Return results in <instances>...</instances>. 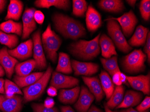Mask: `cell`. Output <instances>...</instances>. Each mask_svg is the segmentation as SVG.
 Returning a JSON list of instances; mask_svg holds the SVG:
<instances>
[{
    "instance_id": "1",
    "label": "cell",
    "mask_w": 150,
    "mask_h": 112,
    "mask_svg": "<svg viewBox=\"0 0 150 112\" xmlns=\"http://www.w3.org/2000/svg\"><path fill=\"white\" fill-rule=\"evenodd\" d=\"M52 21L56 31L66 38L76 40L86 35L85 28L80 22L63 13H54Z\"/></svg>"
},
{
    "instance_id": "2",
    "label": "cell",
    "mask_w": 150,
    "mask_h": 112,
    "mask_svg": "<svg viewBox=\"0 0 150 112\" xmlns=\"http://www.w3.org/2000/svg\"><path fill=\"white\" fill-rule=\"evenodd\" d=\"M101 33L92 40L80 39L72 43L69 47L70 53L75 57L83 60H90L96 58L100 53L99 39Z\"/></svg>"
},
{
    "instance_id": "3",
    "label": "cell",
    "mask_w": 150,
    "mask_h": 112,
    "mask_svg": "<svg viewBox=\"0 0 150 112\" xmlns=\"http://www.w3.org/2000/svg\"><path fill=\"white\" fill-rule=\"evenodd\" d=\"M41 38L43 48L47 58L55 63L58 57L57 51L62 44V39L52 30L50 24L48 25Z\"/></svg>"
},
{
    "instance_id": "4",
    "label": "cell",
    "mask_w": 150,
    "mask_h": 112,
    "mask_svg": "<svg viewBox=\"0 0 150 112\" xmlns=\"http://www.w3.org/2000/svg\"><path fill=\"white\" fill-rule=\"evenodd\" d=\"M146 58L147 56L141 49H135L123 58L121 61L122 68L125 72L129 74L143 72L146 68L145 62Z\"/></svg>"
},
{
    "instance_id": "5",
    "label": "cell",
    "mask_w": 150,
    "mask_h": 112,
    "mask_svg": "<svg viewBox=\"0 0 150 112\" xmlns=\"http://www.w3.org/2000/svg\"><path fill=\"white\" fill-rule=\"evenodd\" d=\"M53 72V69L49 65L42 76L33 85L23 89L24 102L36 100L43 94L47 86Z\"/></svg>"
},
{
    "instance_id": "6",
    "label": "cell",
    "mask_w": 150,
    "mask_h": 112,
    "mask_svg": "<svg viewBox=\"0 0 150 112\" xmlns=\"http://www.w3.org/2000/svg\"><path fill=\"white\" fill-rule=\"evenodd\" d=\"M105 21H107V30L109 35L118 49L125 54L132 50V47L128 44L118 23L110 18L106 19Z\"/></svg>"
},
{
    "instance_id": "7",
    "label": "cell",
    "mask_w": 150,
    "mask_h": 112,
    "mask_svg": "<svg viewBox=\"0 0 150 112\" xmlns=\"http://www.w3.org/2000/svg\"><path fill=\"white\" fill-rule=\"evenodd\" d=\"M33 56L36 62V68L40 70L47 67V62L42 42L41 31L38 30L34 33L33 36Z\"/></svg>"
},
{
    "instance_id": "8",
    "label": "cell",
    "mask_w": 150,
    "mask_h": 112,
    "mask_svg": "<svg viewBox=\"0 0 150 112\" xmlns=\"http://www.w3.org/2000/svg\"><path fill=\"white\" fill-rule=\"evenodd\" d=\"M110 18L117 21L120 23L124 35L127 37H130L133 33L135 27L138 22V18L132 10L125 13L120 17Z\"/></svg>"
},
{
    "instance_id": "9",
    "label": "cell",
    "mask_w": 150,
    "mask_h": 112,
    "mask_svg": "<svg viewBox=\"0 0 150 112\" xmlns=\"http://www.w3.org/2000/svg\"><path fill=\"white\" fill-rule=\"evenodd\" d=\"M23 98L16 95L8 98L0 95V110L3 112H20L23 106Z\"/></svg>"
},
{
    "instance_id": "10",
    "label": "cell",
    "mask_w": 150,
    "mask_h": 112,
    "mask_svg": "<svg viewBox=\"0 0 150 112\" xmlns=\"http://www.w3.org/2000/svg\"><path fill=\"white\" fill-rule=\"evenodd\" d=\"M79 80L76 78L69 76L65 75L57 72H53L50 85L56 88H71L77 86L79 84Z\"/></svg>"
},
{
    "instance_id": "11",
    "label": "cell",
    "mask_w": 150,
    "mask_h": 112,
    "mask_svg": "<svg viewBox=\"0 0 150 112\" xmlns=\"http://www.w3.org/2000/svg\"><path fill=\"white\" fill-rule=\"evenodd\" d=\"M34 8H27L23 15V39L28 38L30 34L37 28V23L34 18V15L36 11Z\"/></svg>"
},
{
    "instance_id": "12",
    "label": "cell",
    "mask_w": 150,
    "mask_h": 112,
    "mask_svg": "<svg viewBox=\"0 0 150 112\" xmlns=\"http://www.w3.org/2000/svg\"><path fill=\"white\" fill-rule=\"evenodd\" d=\"M33 44L32 39L20 44L13 49H9L8 52L12 57L20 61H23L31 58L33 54Z\"/></svg>"
},
{
    "instance_id": "13",
    "label": "cell",
    "mask_w": 150,
    "mask_h": 112,
    "mask_svg": "<svg viewBox=\"0 0 150 112\" xmlns=\"http://www.w3.org/2000/svg\"><path fill=\"white\" fill-rule=\"evenodd\" d=\"M126 79L129 84L134 89L141 91L146 95H150V73L146 75L126 76Z\"/></svg>"
},
{
    "instance_id": "14",
    "label": "cell",
    "mask_w": 150,
    "mask_h": 112,
    "mask_svg": "<svg viewBox=\"0 0 150 112\" xmlns=\"http://www.w3.org/2000/svg\"><path fill=\"white\" fill-rule=\"evenodd\" d=\"M71 66L76 75L90 76L98 72L99 66L92 62H81L76 60L71 61Z\"/></svg>"
},
{
    "instance_id": "15",
    "label": "cell",
    "mask_w": 150,
    "mask_h": 112,
    "mask_svg": "<svg viewBox=\"0 0 150 112\" xmlns=\"http://www.w3.org/2000/svg\"><path fill=\"white\" fill-rule=\"evenodd\" d=\"M18 61L9 54L8 49L4 47L0 49V65L5 70L7 76L9 79L12 77Z\"/></svg>"
},
{
    "instance_id": "16",
    "label": "cell",
    "mask_w": 150,
    "mask_h": 112,
    "mask_svg": "<svg viewBox=\"0 0 150 112\" xmlns=\"http://www.w3.org/2000/svg\"><path fill=\"white\" fill-rule=\"evenodd\" d=\"M95 97L87 87L82 86L80 96L74 107L78 112H88Z\"/></svg>"
},
{
    "instance_id": "17",
    "label": "cell",
    "mask_w": 150,
    "mask_h": 112,
    "mask_svg": "<svg viewBox=\"0 0 150 112\" xmlns=\"http://www.w3.org/2000/svg\"><path fill=\"white\" fill-rule=\"evenodd\" d=\"M102 23L100 13L91 5H90L86 13V24L87 29L90 32H95L101 27Z\"/></svg>"
},
{
    "instance_id": "18",
    "label": "cell",
    "mask_w": 150,
    "mask_h": 112,
    "mask_svg": "<svg viewBox=\"0 0 150 112\" xmlns=\"http://www.w3.org/2000/svg\"><path fill=\"white\" fill-rule=\"evenodd\" d=\"M82 78L90 89V92L94 96L96 102H99L102 101L104 97V94L99 79L97 77H88L84 76Z\"/></svg>"
},
{
    "instance_id": "19",
    "label": "cell",
    "mask_w": 150,
    "mask_h": 112,
    "mask_svg": "<svg viewBox=\"0 0 150 112\" xmlns=\"http://www.w3.org/2000/svg\"><path fill=\"white\" fill-rule=\"evenodd\" d=\"M99 45L101 47L102 56L104 58H109L112 56L117 55L112 40L106 34L102 35L100 37Z\"/></svg>"
},
{
    "instance_id": "20",
    "label": "cell",
    "mask_w": 150,
    "mask_h": 112,
    "mask_svg": "<svg viewBox=\"0 0 150 112\" xmlns=\"http://www.w3.org/2000/svg\"><path fill=\"white\" fill-rule=\"evenodd\" d=\"M142 95L141 92L128 90L125 93L123 100L117 108H128L138 106L141 101Z\"/></svg>"
},
{
    "instance_id": "21",
    "label": "cell",
    "mask_w": 150,
    "mask_h": 112,
    "mask_svg": "<svg viewBox=\"0 0 150 112\" xmlns=\"http://www.w3.org/2000/svg\"><path fill=\"white\" fill-rule=\"evenodd\" d=\"M149 29L142 25H139L132 37L129 39L128 44L131 47H139L145 44Z\"/></svg>"
},
{
    "instance_id": "22",
    "label": "cell",
    "mask_w": 150,
    "mask_h": 112,
    "mask_svg": "<svg viewBox=\"0 0 150 112\" xmlns=\"http://www.w3.org/2000/svg\"><path fill=\"white\" fill-rule=\"evenodd\" d=\"M34 4L38 8L46 9L54 6L59 9L67 10L70 7V1L68 0H37Z\"/></svg>"
},
{
    "instance_id": "23",
    "label": "cell",
    "mask_w": 150,
    "mask_h": 112,
    "mask_svg": "<svg viewBox=\"0 0 150 112\" xmlns=\"http://www.w3.org/2000/svg\"><path fill=\"white\" fill-rule=\"evenodd\" d=\"M23 9V4L19 0H11L5 20H19Z\"/></svg>"
},
{
    "instance_id": "24",
    "label": "cell",
    "mask_w": 150,
    "mask_h": 112,
    "mask_svg": "<svg viewBox=\"0 0 150 112\" xmlns=\"http://www.w3.org/2000/svg\"><path fill=\"white\" fill-rule=\"evenodd\" d=\"M80 92V87L76 86L72 89H62L59 94V100L62 103L71 104L76 101Z\"/></svg>"
},
{
    "instance_id": "25",
    "label": "cell",
    "mask_w": 150,
    "mask_h": 112,
    "mask_svg": "<svg viewBox=\"0 0 150 112\" xmlns=\"http://www.w3.org/2000/svg\"><path fill=\"white\" fill-rule=\"evenodd\" d=\"M98 4L100 8L109 12H120L125 9L123 1L121 0H101Z\"/></svg>"
},
{
    "instance_id": "26",
    "label": "cell",
    "mask_w": 150,
    "mask_h": 112,
    "mask_svg": "<svg viewBox=\"0 0 150 112\" xmlns=\"http://www.w3.org/2000/svg\"><path fill=\"white\" fill-rule=\"evenodd\" d=\"M44 73L45 72H35L24 77L16 75L14 76L13 80L18 87L21 88L27 87L33 85V83L39 80Z\"/></svg>"
},
{
    "instance_id": "27",
    "label": "cell",
    "mask_w": 150,
    "mask_h": 112,
    "mask_svg": "<svg viewBox=\"0 0 150 112\" xmlns=\"http://www.w3.org/2000/svg\"><path fill=\"white\" fill-rule=\"evenodd\" d=\"M56 71L65 74H70L73 71L69 56L64 53H59Z\"/></svg>"
},
{
    "instance_id": "28",
    "label": "cell",
    "mask_w": 150,
    "mask_h": 112,
    "mask_svg": "<svg viewBox=\"0 0 150 112\" xmlns=\"http://www.w3.org/2000/svg\"><path fill=\"white\" fill-rule=\"evenodd\" d=\"M36 62L35 60H28L24 62L18 63L15 68L16 75L24 77L31 74L33 70L36 68Z\"/></svg>"
},
{
    "instance_id": "29",
    "label": "cell",
    "mask_w": 150,
    "mask_h": 112,
    "mask_svg": "<svg viewBox=\"0 0 150 112\" xmlns=\"http://www.w3.org/2000/svg\"><path fill=\"white\" fill-rule=\"evenodd\" d=\"M102 89L105 92L107 100L110 99L114 90V85L109 74L105 71H102L99 75Z\"/></svg>"
},
{
    "instance_id": "30",
    "label": "cell",
    "mask_w": 150,
    "mask_h": 112,
    "mask_svg": "<svg viewBox=\"0 0 150 112\" xmlns=\"http://www.w3.org/2000/svg\"><path fill=\"white\" fill-rule=\"evenodd\" d=\"M0 30L6 33H13L21 36L23 33V24L8 20L0 24Z\"/></svg>"
},
{
    "instance_id": "31",
    "label": "cell",
    "mask_w": 150,
    "mask_h": 112,
    "mask_svg": "<svg viewBox=\"0 0 150 112\" xmlns=\"http://www.w3.org/2000/svg\"><path fill=\"white\" fill-rule=\"evenodd\" d=\"M124 87L122 85L117 86L114 90L112 96L106 103L108 108L113 109L122 102L124 95Z\"/></svg>"
},
{
    "instance_id": "32",
    "label": "cell",
    "mask_w": 150,
    "mask_h": 112,
    "mask_svg": "<svg viewBox=\"0 0 150 112\" xmlns=\"http://www.w3.org/2000/svg\"><path fill=\"white\" fill-rule=\"evenodd\" d=\"M100 61L103 68L106 70L110 75L112 76L115 73L120 71L117 63V57L116 56L109 58H101Z\"/></svg>"
},
{
    "instance_id": "33",
    "label": "cell",
    "mask_w": 150,
    "mask_h": 112,
    "mask_svg": "<svg viewBox=\"0 0 150 112\" xmlns=\"http://www.w3.org/2000/svg\"><path fill=\"white\" fill-rule=\"evenodd\" d=\"M18 42V37L16 35L6 33L0 30V43L6 45L10 49L16 48Z\"/></svg>"
},
{
    "instance_id": "34",
    "label": "cell",
    "mask_w": 150,
    "mask_h": 112,
    "mask_svg": "<svg viewBox=\"0 0 150 112\" xmlns=\"http://www.w3.org/2000/svg\"><path fill=\"white\" fill-rule=\"evenodd\" d=\"M87 2L85 0L72 1V13L77 17H84L87 10Z\"/></svg>"
},
{
    "instance_id": "35",
    "label": "cell",
    "mask_w": 150,
    "mask_h": 112,
    "mask_svg": "<svg viewBox=\"0 0 150 112\" xmlns=\"http://www.w3.org/2000/svg\"><path fill=\"white\" fill-rule=\"evenodd\" d=\"M139 10L142 18L146 21H148L150 17V1H141L140 4Z\"/></svg>"
},
{
    "instance_id": "36",
    "label": "cell",
    "mask_w": 150,
    "mask_h": 112,
    "mask_svg": "<svg viewBox=\"0 0 150 112\" xmlns=\"http://www.w3.org/2000/svg\"><path fill=\"white\" fill-rule=\"evenodd\" d=\"M4 88L5 91H10L15 94H19L21 95L23 94L22 92L21 91L16 84L7 79H6L5 80Z\"/></svg>"
},
{
    "instance_id": "37",
    "label": "cell",
    "mask_w": 150,
    "mask_h": 112,
    "mask_svg": "<svg viewBox=\"0 0 150 112\" xmlns=\"http://www.w3.org/2000/svg\"><path fill=\"white\" fill-rule=\"evenodd\" d=\"M32 106L34 112H59L56 107L47 108L42 104L33 103Z\"/></svg>"
},
{
    "instance_id": "38",
    "label": "cell",
    "mask_w": 150,
    "mask_h": 112,
    "mask_svg": "<svg viewBox=\"0 0 150 112\" xmlns=\"http://www.w3.org/2000/svg\"><path fill=\"white\" fill-rule=\"evenodd\" d=\"M150 107V97L146 96L145 98L144 101H142L140 104L136 107L137 111L139 112H143L148 110Z\"/></svg>"
},
{
    "instance_id": "39",
    "label": "cell",
    "mask_w": 150,
    "mask_h": 112,
    "mask_svg": "<svg viewBox=\"0 0 150 112\" xmlns=\"http://www.w3.org/2000/svg\"><path fill=\"white\" fill-rule=\"evenodd\" d=\"M146 43L145 45L144 51L146 54V56L147 57V61L149 64L150 62V33L148 32L147 34V38H146Z\"/></svg>"
},
{
    "instance_id": "40",
    "label": "cell",
    "mask_w": 150,
    "mask_h": 112,
    "mask_svg": "<svg viewBox=\"0 0 150 112\" xmlns=\"http://www.w3.org/2000/svg\"><path fill=\"white\" fill-rule=\"evenodd\" d=\"M34 18L36 23L39 24H42L44 21V15L40 11H36L34 15Z\"/></svg>"
},
{
    "instance_id": "41",
    "label": "cell",
    "mask_w": 150,
    "mask_h": 112,
    "mask_svg": "<svg viewBox=\"0 0 150 112\" xmlns=\"http://www.w3.org/2000/svg\"><path fill=\"white\" fill-rule=\"evenodd\" d=\"M120 71L117 73H115L112 75V82L114 84L116 85L119 86L122 85V82L120 78Z\"/></svg>"
},
{
    "instance_id": "42",
    "label": "cell",
    "mask_w": 150,
    "mask_h": 112,
    "mask_svg": "<svg viewBox=\"0 0 150 112\" xmlns=\"http://www.w3.org/2000/svg\"><path fill=\"white\" fill-rule=\"evenodd\" d=\"M55 102L54 99L51 97H47L44 101V106L47 108H52L54 107Z\"/></svg>"
},
{
    "instance_id": "43",
    "label": "cell",
    "mask_w": 150,
    "mask_h": 112,
    "mask_svg": "<svg viewBox=\"0 0 150 112\" xmlns=\"http://www.w3.org/2000/svg\"><path fill=\"white\" fill-rule=\"evenodd\" d=\"M47 93L49 96L52 97H55L58 94L57 89L51 86L47 89Z\"/></svg>"
},
{
    "instance_id": "44",
    "label": "cell",
    "mask_w": 150,
    "mask_h": 112,
    "mask_svg": "<svg viewBox=\"0 0 150 112\" xmlns=\"http://www.w3.org/2000/svg\"><path fill=\"white\" fill-rule=\"evenodd\" d=\"M5 80L2 78H0V94H5V88H4Z\"/></svg>"
},
{
    "instance_id": "45",
    "label": "cell",
    "mask_w": 150,
    "mask_h": 112,
    "mask_svg": "<svg viewBox=\"0 0 150 112\" xmlns=\"http://www.w3.org/2000/svg\"><path fill=\"white\" fill-rule=\"evenodd\" d=\"M60 109L61 112H75L69 106H63L60 107Z\"/></svg>"
},
{
    "instance_id": "46",
    "label": "cell",
    "mask_w": 150,
    "mask_h": 112,
    "mask_svg": "<svg viewBox=\"0 0 150 112\" xmlns=\"http://www.w3.org/2000/svg\"><path fill=\"white\" fill-rule=\"evenodd\" d=\"M7 1L0 0V13L3 11L6 4Z\"/></svg>"
},
{
    "instance_id": "47",
    "label": "cell",
    "mask_w": 150,
    "mask_h": 112,
    "mask_svg": "<svg viewBox=\"0 0 150 112\" xmlns=\"http://www.w3.org/2000/svg\"><path fill=\"white\" fill-rule=\"evenodd\" d=\"M88 112H103L99 108L94 106H92L91 108H89Z\"/></svg>"
},
{
    "instance_id": "48",
    "label": "cell",
    "mask_w": 150,
    "mask_h": 112,
    "mask_svg": "<svg viewBox=\"0 0 150 112\" xmlns=\"http://www.w3.org/2000/svg\"><path fill=\"white\" fill-rule=\"evenodd\" d=\"M120 112H149V110H146V111H143V112H139V111H136L135 109H133L132 108H129L128 109H124L121 110Z\"/></svg>"
},
{
    "instance_id": "49",
    "label": "cell",
    "mask_w": 150,
    "mask_h": 112,
    "mask_svg": "<svg viewBox=\"0 0 150 112\" xmlns=\"http://www.w3.org/2000/svg\"><path fill=\"white\" fill-rule=\"evenodd\" d=\"M126 76H127L125 75L123 73H121V72H120V78L122 83H126V82H127V79H126Z\"/></svg>"
},
{
    "instance_id": "50",
    "label": "cell",
    "mask_w": 150,
    "mask_h": 112,
    "mask_svg": "<svg viewBox=\"0 0 150 112\" xmlns=\"http://www.w3.org/2000/svg\"><path fill=\"white\" fill-rule=\"evenodd\" d=\"M126 1L129 6L134 8L135 5L137 1L135 0H127V1Z\"/></svg>"
},
{
    "instance_id": "51",
    "label": "cell",
    "mask_w": 150,
    "mask_h": 112,
    "mask_svg": "<svg viewBox=\"0 0 150 112\" xmlns=\"http://www.w3.org/2000/svg\"><path fill=\"white\" fill-rule=\"evenodd\" d=\"M5 70L3 69V67L0 65V77H2L5 75Z\"/></svg>"
},
{
    "instance_id": "52",
    "label": "cell",
    "mask_w": 150,
    "mask_h": 112,
    "mask_svg": "<svg viewBox=\"0 0 150 112\" xmlns=\"http://www.w3.org/2000/svg\"><path fill=\"white\" fill-rule=\"evenodd\" d=\"M104 108H105V112H115V111H112L110 108H108V107L107 106L106 104H104Z\"/></svg>"
}]
</instances>
